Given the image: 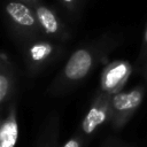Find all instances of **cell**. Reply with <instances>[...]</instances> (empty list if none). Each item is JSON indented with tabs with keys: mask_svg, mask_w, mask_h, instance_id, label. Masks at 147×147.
Returning a JSON list of instances; mask_svg holds the SVG:
<instances>
[{
	"mask_svg": "<svg viewBox=\"0 0 147 147\" xmlns=\"http://www.w3.org/2000/svg\"><path fill=\"white\" fill-rule=\"evenodd\" d=\"M52 51V47L49 45H36L31 48V54L33 60H41L45 56H47Z\"/></svg>",
	"mask_w": 147,
	"mask_h": 147,
	"instance_id": "cell-7",
	"label": "cell"
},
{
	"mask_svg": "<svg viewBox=\"0 0 147 147\" xmlns=\"http://www.w3.org/2000/svg\"><path fill=\"white\" fill-rule=\"evenodd\" d=\"M64 1H67V2H70V1H72V0H64Z\"/></svg>",
	"mask_w": 147,
	"mask_h": 147,
	"instance_id": "cell-12",
	"label": "cell"
},
{
	"mask_svg": "<svg viewBox=\"0 0 147 147\" xmlns=\"http://www.w3.org/2000/svg\"><path fill=\"white\" fill-rule=\"evenodd\" d=\"M18 139V125L14 113L2 122L0 129V146L1 147H15Z\"/></svg>",
	"mask_w": 147,
	"mask_h": 147,
	"instance_id": "cell-3",
	"label": "cell"
},
{
	"mask_svg": "<svg viewBox=\"0 0 147 147\" xmlns=\"http://www.w3.org/2000/svg\"><path fill=\"white\" fill-rule=\"evenodd\" d=\"M62 147H82V140L78 137H71Z\"/></svg>",
	"mask_w": 147,
	"mask_h": 147,
	"instance_id": "cell-9",
	"label": "cell"
},
{
	"mask_svg": "<svg viewBox=\"0 0 147 147\" xmlns=\"http://www.w3.org/2000/svg\"><path fill=\"white\" fill-rule=\"evenodd\" d=\"M37 16L39 22L41 23V25L44 26V29L46 30V32L48 33H54L57 30V22L56 18L54 16V14L45 8V7H40L37 9Z\"/></svg>",
	"mask_w": 147,
	"mask_h": 147,
	"instance_id": "cell-6",
	"label": "cell"
},
{
	"mask_svg": "<svg viewBox=\"0 0 147 147\" xmlns=\"http://www.w3.org/2000/svg\"><path fill=\"white\" fill-rule=\"evenodd\" d=\"M107 118V109L103 105L94 106L90 109L82 122V130L85 134H92Z\"/></svg>",
	"mask_w": 147,
	"mask_h": 147,
	"instance_id": "cell-4",
	"label": "cell"
},
{
	"mask_svg": "<svg viewBox=\"0 0 147 147\" xmlns=\"http://www.w3.org/2000/svg\"><path fill=\"white\" fill-rule=\"evenodd\" d=\"M39 147H56V144H55V142H53V144H49V142H44V144H41Z\"/></svg>",
	"mask_w": 147,
	"mask_h": 147,
	"instance_id": "cell-10",
	"label": "cell"
},
{
	"mask_svg": "<svg viewBox=\"0 0 147 147\" xmlns=\"http://www.w3.org/2000/svg\"><path fill=\"white\" fill-rule=\"evenodd\" d=\"M7 91H8V80L3 75H1L0 76V101L5 100L7 95Z\"/></svg>",
	"mask_w": 147,
	"mask_h": 147,
	"instance_id": "cell-8",
	"label": "cell"
},
{
	"mask_svg": "<svg viewBox=\"0 0 147 147\" xmlns=\"http://www.w3.org/2000/svg\"><path fill=\"white\" fill-rule=\"evenodd\" d=\"M92 64V57L85 49L75 52L69 59L65 67V76L69 79L77 80L83 78L90 70Z\"/></svg>",
	"mask_w": 147,
	"mask_h": 147,
	"instance_id": "cell-1",
	"label": "cell"
},
{
	"mask_svg": "<svg viewBox=\"0 0 147 147\" xmlns=\"http://www.w3.org/2000/svg\"><path fill=\"white\" fill-rule=\"evenodd\" d=\"M141 102V93L132 91L130 93H118L113 98V109L119 115H127L130 111L138 108Z\"/></svg>",
	"mask_w": 147,
	"mask_h": 147,
	"instance_id": "cell-2",
	"label": "cell"
},
{
	"mask_svg": "<svg viewBox=\"0 0 147 147\" xmlns=\"http://www.w3.org/2000/svg\"><path fill=\"white\" fill-rule=\"evenodd\" d=\"M145 39H146V41H147V28H146V32H145Z\"/></svg>",
	"mask_w": 147,
	"mask_h": 147,
	"instance_id": "cell-11",
	"label": "cell"
},
{
	"mask_svg": "<svg viewBox=\"0 0 147 147\" xmlns=\"http://www.w3.org/2000/svg\"><path fill=\"white\" fill-rule=\"evenodd\" d=\"M6 10L11 16V18L21 25L30 26V25L34 24V18L31 15L30 9L28 7H25L24 5H22V3L10 2V3L7 5Z\"/></svg>",
	"mask_w": 147,
	"mask_h": 147,
	"instance_id": "cell-5",
	"label": "cell"
}]
</instances>
